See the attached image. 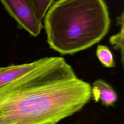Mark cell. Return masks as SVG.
<instances>
[{"mask_svg": "<svg viewBox=\"0 0 124 124\" xmlns=\"http://www.w3.org/2000/svg\"><path fill=\"white\" fill-rule=\"evenodd\" d=\"M41 59L31 62L21 64H12L0 68V88L24 75L36 67L41 62Z\"/></svg>", "mask_w": 124, "mask_h": 124, "instance_id": "obj_5", "label": "cell"}, {"mask_svg": "<svg viewBox=\"0 0 124 124\" xmlns=\"http://www.w3.org/2000/svg\"><path fill=\"white\" fill-rule=\"evenodd\" d=\"M37 18L40 21L44 19L46 12L55 0H31Z\"/></svg>", "mask_w": 124, "mask_h": 124, "instance_id": "obj_8", "label": "cell"}, {"mask_svg": "<svg viewBox=\"0 0 124 124\" xmlns=\"http://www.w3.org/2000/svg\"><path fill=\"white\" fill-rule=\"evenodd\" d=\"M96 53L97 58L104 66L109 68L114 67L115 62L113 55L107 46L98 45Z\"/></svg>", "mask_w": 124, "mask_h": 124, "instance_id": "obj_7", "label": "cell"}, {"mask_svg": "<svg viewBox=\"0 0 124 124\" xmlns=\"http://www.w3.org/2000/svg\"><path fill=\"white\" fill-rule=\"evenodd\" d=\"M124 12L118 17V22L121 25V30L116 34L111 36L109 39L110 44L114 45L116 49H120L121 53L122 62H124Z\"/></svg>", "mask_w": 124, "mask_h": 124, "instance_id": "obj_6", "label": "cell"}, {"mask_svg": "<svg viewBox=\"0 0 124 124\" xmlns=\"http://www.w3.org/2000/svg\"><path fill=\"white\" fill-rule=\"evenodd\" d=\"M44 18L47 42L61 55L73 54L97 43L110 24L104 0H59Z\"/></svg>", "mask_w": 124, "mask_h": 124, "instance_id": "obj_2", "label": "cell"}, {"mask_svg": "<svg viewBox=\"0 0 124 124\" xmlns=\"http://www.w3.org/2000/svg\"><path fill=\"white\" fill-rule=\"evenodd\" d=\"M18 26L31 35L37 36L43 26L36 17L31 0H0Z\"/></svg>", "mask_w": 124, "mask_h": 124, "instance_id": "obj_3", "label": "cell"}, {"mask_svg": "<svg viewBox=\"0 0 124 124\" xmlns=\"http://www.w3.org/2000/svg\"><path fill=\"white\" fill-rule=\"evenodd\" d=\"M91 96L95 102L100 101L106 107L112 106L118 99V95L113 88L101 79L95 80L91 86Z\"/></svg>", "mask_w": 124, "mask_h": 124, "instance_id": "obj_4", "label": "cell"}, {"mask_svg": "<svg viewBox=\"0 0 124 124\" xmlns=\"http://www.w3.org/2000/svg\"><path fill=\"white\" fill-rule=\"evenodd\" d=\"M91 89L63 58H41L34 69L0 88V124H56L89 102Z\"/></svg>", "mask_w": 124, "mask_h": 124, "instance_id": "obj_1", "label": "cell"}]
</instances>
